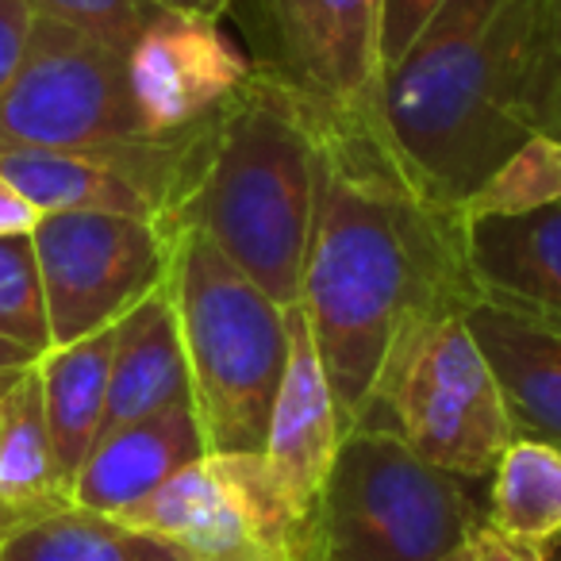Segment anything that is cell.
<instances>
[{
  "instance_id": "obj_1",
  "label": "cell",
  "mask_w": 561,
  "mask_h": 561,
  "mask_svg": "<svg viewBox=\"0 0 561 561\" xmlns=\"http://www.w3.org/2000/svg\"><path fill=\"white\" fill-rule=\"evenodd\" d=\"M316 204L300 312L328 369L343 431L354 427L397 328L412 312L473 297L466 227L420 185L374 101H312Z\"/></svg>"
},
{
  "instance_id": "obj_2",
  "label": "cell",
  "mask_w": 561,
  "mask_h": 561,
  "mask_svg": "<svg viewBox=\"0 0 561 561\" xmlns=\"http://www.w3.org/2000/svg\"><path fill=\"white\" fill-rule=\"evenodd\" d=\"M538 0H446L392 70L374 108L435 201L458 204L519 147L515 124Z\"/></svg>"
},
{
  "instance_id": "obj_3",
  "label": "cell",
  "mask_w": 561,
  "mask_h": 561,
  "mask_svg": "<svg viewBox=\"0 0 561 561\" xmlns=\"http://www.w3.org/2000/svg\"><path fill=\"white\" fill-rule=\"evenodd\" d=\"M316 204L312 101L257 70L193 135L165 231L208 234L280 308L300 300Z\"/></svg>"
},
{
  "instance_id": "obj_4",
  "label": "cell",
  "mask_w": 561,
  "mask_h": 561,
  "mask_svg": "<svg viewBox=\"0 0 561 561\" xmlns=\"http://www.w3.org/2000/svg\"><path fill=\"white\" fill-rule=\"evenodd\" d=\"M170 293L204 446L216 454H262L273 397L289 358V308L265 297L208 234L193 227L173 231Z\"/></svg>"
},
{
  "instance_id": "obj_5",
  "label": "cell",
  "mask_w": 561,
  "mask_h": 561,
  "mask_svg": "<svg viewBox=\"0 0 561 561\" xmlns=\"http://www.w3.org/2000/svg\"><path fill=\"white\" fill-rule=\"evenodd\" d=\"M466 305L423 308L400 323L351 431H381L427 466L489 484L515 431Z\"/></svg>"
},
{
  "instance_id": "obj_6",
  "label": "cell",
  "mask_w": 561,
  "mask_h": 561,
  "mask_svg": "<svg viewBox=\"0 0 561 561\" xmlns=\"http://www.w3.org/2000/svg\"><path fill=\"white\" fill-rule=\"evenodd\" d=\"M193 135L178 142L154 139L135 108L127 58L73 27L35 16L24 62L0 96V154L62 150L124 158L173 173L181 196Z\"/></svg>"
},
{
  "instance_id": "obj_7",
  "label": "cell",
  "mask_w": 561,
  "mask_h": 561,
  "mask_svg": "<svg viewBox=\"0 0 561 561\" xmlns=\"http://www.w3.org/2000/svg\"><path fill=\"white\" fill-rule=\"evenodd\" d=\"M481 512L477 481L427 466L381 431H346L308 561H443Z\"/></svg>"
},
{
  "instance_id": "obj_8",
  "label": "cell",
  "mask_w": 561,
  "mask_h": 561,
  "mask_svg": "<svg viewBox=\"0 0 561 561\" xmlns=\"http://www.w3.org/2000/svg\"><path fill=\"white\" fill-rule=\"evenodd\" d=\"M116 519L178 546L188 561H308L312 553V519L257 450L201 454Z\"/></svg>"
},
{
  "instance_id": "obj_9",
  "label": "cell",
  "mask_w": 561,
  "mask_h": 561,
  "mask_svg": "<svg viewBox=\"0 0 561 561\" xmlns=\"http://www.w3.org/2000/svg\"><path fill=\"white\" fill-rule=\"evenodd\" d=\"M47 297L50 346H70L116 328L139 300L165 285L173 234L154 219L116 211H50L32 227Z\"/></svg>"
},
{
  "instance_id": "obj_10",
  "label": "cell",
  "mask_w": 561,
  "mask_h": 561,
  "mask_svg": "<svg viewBox=\"0 0 561 561\" xmlns=\"http://www.w3.org/2000/svg\"><path fill=\"white\" fill-rule=\"evenodd\" d=\"M250 62L308 101L358 108L381 81V0H231Z\"/></svg>"
},
{
  "instance_id": "obj_11",
  "label": "cell",
  "mask_w": 561,
  "mask_h": 561,
  "mask_svg": "<svg viewBox=\"0 0 561 561\" xmlns=\"http://www.w3.org/2000/svg\"><path fill=\"white\" fill-rule=\"evenodd\" d=\"M254 73L219 20L162 9L127 50V85L154 139L178 142L204 127Z\"/></svg>"
},
{
  "instance_id": "obj_12",
  "label": "cell",
  "mask_w": 561,
  "mask_h": 561,
  "mask_svg": "<svg viewBox=\"0 0 561 561\" xmlns=\"http://www.w3.org/2000/svg\"><path fill=\"white\" fill-rule=\"evenodd\" d=\"M285 328H289V358H285L277 397H273L262 458L285 496L297 504V512L312 519L346 431L300 305L285 312Z\"/></svg>"
},
{
  "instance_id": "obj_13",
  "label": "cell",
  "mask_w": 561,
  "mask_h": 561,
  "mask_svg": "<svg viewBox=\"0 0 561 561\" xmlns=\"http://www.w3.org/2000/svg\"><path fill=\"white\" fill-rule=\"evenodd\" d=\"M466 323L504 397L515 438L561 450V323L473 289Z\"/></svg>"
},
{
  "instance_id": "obj_14",
  "label": "cell",
  "mask_w": 561,
  "mask_h": 561,
  "mask_svg": "<svg viewBox=\"0 0 561 561\" xmlns=\"http://www.w3.org/2000/svg\"><path fill=\"white\" fill-rule=\"evenodd\" d=\"M0 173L39 216L50 211H116L165 227L178 201V178L154 165L108 154L62 150H4Z\"/></svg>"
},
{
  "instance_id": "obj_15",
  "label": "cell",
  "mask_w": 561,
  "mask_h": 561,
  "mask_svg": "<svg viewBox=\"0 0 561 561\" xmlns=\"http://www.w3.org/2000/svg\"><path fill=\"white\" fill-rule=\"evenodd\" d=\"M201 454H208V446H204L193 400H181L165 412H154L96 438L85 466L73 477V504L116 515L162 489L173 473L193 466Z\"/></svg>"
},
{
  "instance_id": "obj_16",
  "label": "cell",
  "mask_w": 561,
  "mask_h": 561,
  "mask_svg": "<svg viewBox=\"0 0 561 561\" xmlns=\"http://www.w3.org/2000/svg\"><path fill=\"white\" fill-rule=\"evenodd\" d=\"M181 400H188V366L185 346H181L178 305H173L170 277H165V285H158L116 323L101 435L165 412Z\"/></svg>"
},
{
  "instance_id": "obj_17",
  "label": "cell",
  "mask_w": 561,
  "mask_h": 561,
  "mask_svg": "<svg viewBox=\"0 0 561 561\" xmlns=\"http://www.w3.org/2000/svg\"><path fill=\"white\" fill-rule=\"evenodd\" d=\"M473 289L561 323V201L527 216L466 227Z\"/></svg>"
},
{
  "instance_id": "obj_18",
  "label": "cell",
  "mask_w": 561,
  "mask_h": 561,
  "mask_svg": "<svg viewBox=\"0 0 561 561\" xmlns=\"http://www.w3.org/2000/svg\"><path fill=\"white\" fill-rule=\"evenodd\" d=\"M66 507H73V492L55 461L32 366L0 397V542Z\"/></svg>"
},
{
  "instance_id": "obj_19",
  "label": "cell",
  "mask_w": 561,
  "mask_h": 561,
  "mask_svg": "<svg viewBox=\"0 0 561 561\" xmlns=\"http://www.w3.org/2000/svg\"><path fill=\"white\" fill-rule=\"evenodd\" d=\"M112 351H116V328H104L96 335L81 339V343L50 346L35 362L50 446H55V461L62 469L70 492H73V477L85 466L89 450L96 446L104 427Z\"/></svg>"
},
{
  "instance_id": "obj_20",
  "label": "cell",
  "mask_w": 561,
  "mask_h": 561,
  "mask_svg": "<svg viewBox=\"0 0 561 561\" xmlns=\"http://www.w3.org/2000/svg\"><path fill=\"white\" fill-rule=\"evenodd\" d=\"M0 561H188L178 546L119 523L116 515L66 507L0 542Z\"/></svg>"
},
{
  "instance_id": "obj_21",
  "label": "cell",
  "mask_w": 561,
  "mask_h": 561,
  "mask_svg": "<svg viewBox=\"0 0 561 561\" xmlns=\"http://www.w3.org/2000/svg\"><path fill=\"white\" fill-rule=\"evenodd\" d=\"M484 515L500 530L542 546L561 535V450L512 438L500 454L484 492Z\"/></svg>"
},
{
  "instance_id": "obj_22",
  "label": "cell",
  "mask_w": 561,
  "mask_h": 561,
  "mask_svg": "<svg viewBox=\"0 0 561 561\" xmlns=\"http://www.w3.org/2000/svg\"><path fill=\"white\" fill-rule=\"evenodd\" d=\"M561 201V139L527 135L466 201L458 204L461 227L481 219L527 216Z\"/></svg>"
},
{
  "instance_id": "obj_23",
  "label": "cell",
  "mask_w": 561,
  "mask_h": 561,
  "mask_svg": "<svg viewBox=\"0 0 561 561\" xmlns=\"http://www.w3.org/2000/svg\"><path fill=\"white\" fill-rule=\"evenodd\" d=\"M0 335L39 358L50 351L47 297L32 234H0Z\"/></svg>"
},
{
  "instance_id": "obj_24",
  "label": "cell",
  "mask_w": 561,
  "mask_h": 561,
  "mask_svg": "<svg viewBox=\"0 0 561 561\" xmlns=\"http://www.w3.org/2000/svg\"><path fill=\"white\" fill-rule=\"evenodd\" d=\"M35 16L66 24L127 58L150 20L162 12L154 0H32Z\"/></svg>"
},
{
  "instance_id": "obj_25",
  "label": "cell",
  "mask_w": 561,
  "mask_h": 561,
  "mask_svg": "<svg viewBox=\"0 0 561 561\" xmlns=\"http://www.w3.org/2000/svg\"><path fill=\"white\" fill-rule=\"evenodd\" d=\"M446 0H381V73L408 55Z\"/></svg>"
},
{
  "instance_id": "obj_26",
  "label": "cell",
  "mask_w": 561,
  "mask_h": 561,
  "mask_svg": "<svg viewBox=\"0 0 561 561\" xmlns=\"http://www.w3.org/2000/svg\"><path fill=\"white\" fill-rule=\"evenodd\" d=\"M443 561H542V550L523 542V538L507 535V530H500L496 523L481 512Z\"/></svg>"
},
{
  "instance_id": "obj_27",
  "label": "cell",
  "mask_w": 561,
  "mask_h": 561,
  "mask_svg": "<svg viewBox=\"0 0 561 561\" xmlns=\"http://www.w3.org/2000/svg\"><path fill=\"white\" fill-rule=\"evenodd\" d=\"M35 24L32 0H0V96L12 85L20 62H24L27 35Z\"/></svg>"
},
{
  "instance_id": "obj_28",
  "label": "cell",
  "mask_w": 561,
  "mask_h": 561,
  "mask_svg": "<svg viewBox=\"0 0 561 561\" xmlns=\"http://www.w3.org/2000/svg\"><path fill=\"white\" fill-rule=\"evenodd\" d=\"M39 224V211L16 193L4 173H0V234H32V227Z\"/></svg>"
},
{
  "instance_id": "obj_29",
  "label": "cell",
  "mask_w": 561,
  "mask_h": 561,
  "mask_svg": "<svg viewBox=\"0 0 561 561\" xmlns=\"http://www.w3.org/2000/svg\"><path fill=\"white\" fill-rule=\"evenodd\" d=\"M162 9L173 12H193V16H208V20H224L231 12V0H154Z\"/></svg>"
},
{
  "instance_id": "obj_30",
  "label": "cell",
  "mask_w": 561,
  "mask_h": 561,
  "mask_svg": "<svg viewBox=\"0 0 561 561\" xmlns=\"http://www.w3.org/2000/svg\"><path fill=\"white\" fill-rule=\"evenodd\" d=\"M35 362H39V354H32L27 346L0 335V374H4V369H32Z\"/></svg>"
},
{
  "instance_id": "obj_31",
  "label": "cell",
  "mask_w": 561,
  "mask_h": 561,
  "mask_svg": "<svg viewBox=\"0 0 561 561\" xmlns=\"http://www.w3.org/2000/svg\"><path fill=\"white\" fill-rule=\"evenodd\" d=\"M538 550H542V561H561V535L550 538V542H542Z\"/></svg>"
},
{
  "instance_id": "obj_32",
  "label": "cell",
  "mask_w": 561,
  "mask_h": 561,
  "mask_svg": "<svg viewBox=\"0 0 561 561\" xmlns=\"http://www.w3.org/2000/svg\"><path fill=\"white\" fill-rule=\"evenodd\" d=\"M20 374H24V369H4V374H0V397L20 381Z\"/></svg>"
}]
</instances>
